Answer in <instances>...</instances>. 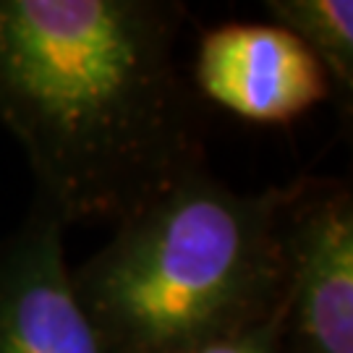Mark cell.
I'll return each mask as SVG.
<instances>
[{
  "label": "cell",
  "instance_id": "1",
  "mask_svg": "<svg viewBox=\"0 0 353 353\" xmlns=\"http://www.w3.org/2000/svg\"><path fill=\"white\" fill-rule=\"evenodd\" d=\"M186 19L181 0H0V123L63 225H118L207 165Z\"/></svg>",
  "mask_w": 353,
  "mask_h": 353
},
{
  "label": "cell",
  "instance_id": "2",
  "mask_svg": "<svg viewBox=\"0 0 353 353\" xmlns=\"http://www.w3.org/2000/svg\"><path fill=\"white\" fill-rule=\"evenodd\" d=\"M288 183L236 191L207 165L139 207L71 270L108 353H181L265 322L283 303Z\"/></svg>",
  "mask_w": 353,
  "mask_h": 353
},
{
  "label": "cell",
  "instance_id": "3",
  "mask_svg": "<svg viewBox=\"0 0 353 353\" xmlns=\"http://www.w3.org/2000/svg\"><path fill=\"white\" fill-rule=\"evenodd\" d=\"M283 353H353V191L341 178L288 183Z\"/></svg>",
  "mask_w": 353,
  "mask_h": 353
},
{
  "label": "cell",
  "instance_id": "4",
  "mask_svg": "<svg viewBox=\"0 0 353 353\" xmlns=\"http://www.w3.org/2000/svg\"><path fill=\"white\" fill-rule=\"evenodd\" d=\"M204 102L259 126H288L332 97L309 48L272 21H228L204 29L189 76Z\"/></svg>",
  "mask_w": 353,
  "mask_h": 353
},
{
  "label": "cell",
  "instance_id": "5",
  "mask_svg": "<svg viewBox=\"0 0 353 353\" xmlns=\"http://www.w3.org/2000/svg\"><path fill=\"white\" fill-rule=\"evenodd\" d=\"M63 228L32 202L0 241V353H108L76 299Z\"/></svg>",
  "mask_w": 353,
  "mask_h": 353
},
{
  "label": "cell",
  "instance_id": "6",
  "mask_svg": "<svg viewBox=\"0 0 353 353\" xmlns=\"http://www.w3.org/2000/svg\"><path fill=\"white\" fill-rule=\"evenodd\" d=\"M272 24L301 39L325 68L338 110L351 118L353 3L351 0H265Z\"/></svg>",
  "mask_w": 353,
  "mask_h": 353
},
{
  "label": "cell",
  "instance_id": "7",
  "mask_svg": "<svg viewBox=\"0 0 353 353\" xmlns=\"http://www.w3.org/2000/svg\"><path fill=\"white\" fill-rule=\"evenodd\" d=\"M283 312H285V299L265 322L181 353H283Z\"/></svg>",
  "mask_w": 353,
  "mask_h": 353
}]
</instances>
